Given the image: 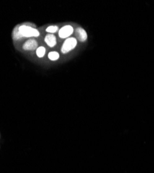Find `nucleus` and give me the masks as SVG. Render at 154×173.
I'll return each mask as SVG.
<instances>
[{"mask_svg":"<svg viewBox=\"0 0 154 173\" xmlns=\"http://www.w3.org/2000/svg\"><path fill=\"white\" fill-rule=\"evenodd\" d=\"M45 41L46 45L50 46V47H54L56 45V37L52 34L46 35L45 38Z\"/></svg>","mask_w":154,"mask_h":173,"instance_id":"obj_6","label":"nucleus"},{"mask_svg":"<svg viewBox=\"0 0 154 173\" xmlns=\"http://www.w3.org/2000/svg\"><path fill=\"white\" fill-rule=\"evenodd\" d=\"M18 30L20 33L23 37H38L40 36L39 31L37 29L34 28L31 26L22 25L19 26Z\"/></svg>","mask_w":154,"mask_h":173,"instance_id":"obj_1","label":"nucleus"},{"mask_svg":"<svg viewBox=\"0 0 154 173\" xmlns=\"http://www.w3.org/2000/svg\"><path fill=\"white\" fill-rule=\"evenodd\" d=\"M23 49L24 50H35L37 49V43L35 40H29L23 45Z\"/></svg>","mask_w":154,"mask_h":173,"instance_id":"obj_4","label":"nucleus"},{"mask_svg":"<svg viewBox=\"0 0 154 173\" xmlns=\"http://www.w3.org/2000/svg\"><path fill=\"white\" fill-rule=\"evenodd\" d=\"M76 36L77 39L80 42H85L87 39V33L84 29L81 28H78L76 29Z\"/></svg>","mask_w":154,"mask_h":173,"instance_id":"obj_5","label":"nucleus"},{"mask_svg":"<svg viewBox=\"0 0 154 173\" xmlns=\"http://www.w3.org/2000/svg\"><path fill=\"white\" fill-rule=\"evenodd\" d=\"M58 30V27L56 26H49V27L46 28V31L48 32V33H55V32H56Z\"/></svg>","mask_w":154,"mask_h":173,"instance_id":"obj_10","label":"nucleus"},{"mask_svg":"<svg viewBox=\"0 0 154 173\" xmlns=\"http://www.w3.org/2000/svg\"><path fill=\"white\" fill-rule=\"evenodd\" d=\"M45 51L46 49L44 46H40L39 48L37 49L36 54L39 58H42L45 54Z\"/></svg>","mask_w":154,"mask_h":173,"instance_id":"obj_7","label":"nucleus"},{"mask_svg":"<svg viewBox=\"0 0 154 173\" xmlns=\"http://www.w3.org/2000/svg\"><path fill=\"white\" fill-rule=\"evenodd\" d=\"M74 29L72 26H65L63 28H60L59 31V37L60 38H66L68 37L69 36L73 33Z\"/></svg>","mask_w":154,"mask_h":173,"instance_id":"obj_3","label":"nucleus"},{"mask_svg":"<svg viewBox=\"0 0 154 173\" xmlns=\"http://www.w3.org/2000/svg\"><path fill=\"white\" fill-rule=\"evenodd\" d=\"M18 28L19 27H17L15 29H14L13 31V37L15 40H18L20 39V38H22V36H21V34L20 33L19 30H18Z\"/></svg>","mask_w":154,"mask_h":173,"instance_id":"obj_9","label":"nucleus"},{"mask_svg":"<svg viewBox=\"0 0 154 173\" xmlns=\"http://www.w3.org/2000/svg\"><path fill=\"white\" fill-rule=\"evenodd\" d=\"M77 45V40H76V38L74 37H69L68 38L65 42L63 43L61 51L63 54H67L69 51H70L71 50L74 49L75 48V46Z\"/></svg>","mask_w":154,"mask_h":173,"instance_id":"obj_2","label":"nucleus"},{"mask_svg":"<svg viewBox=\"0 0 154 173\" xmlns=\"http://www.w3.org/2000/svg\"><path fill=\"white\" fill-rule=\"evenodd\" d=\"M48 58L51 60H56L59 58V54L56 51H52L48 54Z\"/></svg>","mask_w":154,"mask_h":173,"instance_id":"obj_8","label":"nucleus"}]
</instances>
